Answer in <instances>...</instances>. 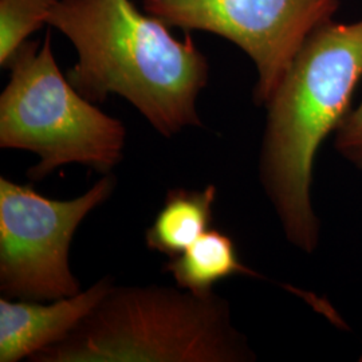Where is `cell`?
I'll list each match as a JSON object with an SVG mask.
<instances>
[{"mask_svg":"<svg viewBox=\"0 0 362 362\" xmlns=\"http://www.w3.org/2000/svg\"><path fill=\"white\" fill-rule=\"evenodd\" d=\"M47 25L74 45L78 61L67 79L93 104L117 94L164 137L202 127L196 103L209 64L191 35L173 38L130 0H59Z\"/></svg>","mask_w":362,"mask_h":362,"instance_id":"6da1fadb","label":"cell"},{"mask_svg":"<svg viewBox=\"0 0 362 362\" xmlns=\"http://www.w3.org/2000/svg\"><path fill=\"white\" fill-rule=\"evenodd\" d=\"M362 78V19L330 21L298 52L266 104L259 176L288 243L313 254L321 223L311 202L315 156L350 112Z\"/></svg>","mask_w":362,"mask_h":362,"instance_id":"7a4b0ae2","label":"cell"},{"mask_svg":"<svg viewBox=\"0 0 362 362\" xmlns=\"http://www.w3.org/2000/svg\"><path fill=\"white\" fill-rule=\"evenodd\" d=\"M230 302L165 286H112L67 334L33 362H250Z\"/></svg>","mask_w":362,"mask_h":362,"instance_id":"3957f363","label":"cell"},{"mask_svg":"<svg viewBox=\"0 0 362 362\" xmlns=\"http://www.w3.org/2000/svg\"><path fill=\"white\" fill-rule=\"evenodd\" d=\"M7 67L11 77L0 95V146L38 156L27 177L43 180L67 164L112 173L124 157L127 128L81 95L61 73L52 35L42 43L26 40Z\"/></svg>","mask_w":362,"mask_h":362,"instance_id":"277c9868","label":"cell"},{"mask_svg":"<svg viewBox=\"0 0 362 362\" xmlns=\"http://www.w3.org/2000/svg\"><path fill=\"white\" fill-rule=\"evenodd\" d=\"M116 185L107 173L86 194L62 202L0 177L1 297L46 302L81 293L69 264L70 245L78 226Z\"/></svg>","mask_w":362,"mask_h":362,"instance_id":"5b68a950","label":"cell"},{"mask_svg":"<svg viewBox=\"0 0 362 362\" xmlns=\"http://www.w3.org/2000/svg\"><path fill=\"white\" fill-rule=\"evenodd\" d=\"M168 27L228 39L258 71L254 103L266 106L305 40L333 21L339 0H144Z\"/></svg>","mask_w":362,"mask_h":362,"instance_id":"8992f818","label":"cell"},{"mask_svg":"<svg viewBox=\"0 0 362 362\" xmlns=\"http://www.w3.org/2000/svg\"><path fill=\"white\" fill-rule=\"evenodd\" d=\"M113 285L112 276H104L88 290L52 300L50 305L0 298V362L30 358L64 339Z\"/></svg>","mask_w":362,"mask_h":362,"instance_id":"52a82bcc","label":"cell"},{"mask_svg":"<svg viewBox=\"0 0 362 362\" xmlns=\"http://www.w3.org/2000/svg\"><path fill=\"white\" fill-rule=\"evenodd\" d=\"M216 187L204 189L172 188L153 224L145 233V245L151 251L173 258L185 251L209 230L214 216Z\"/></svg>","mask_w":362,"mask_h":362,"instance_id":"ba28073f","label":"cell"},{"mask_svg":"<svg viewBox=\"0 0 362 362\" xmlns=\"http://www.w3.org/2000/svg\"><path fill=\"white\" fill-rule=\"evenodd\" d=\"M163 272L170 274L180 288L197 296L214 293L215 284L233 275L262 278L243 264L230 235L211 228L185 251L170 258Z\"/></svg>","mask_w":362,"mask_h":362,"instance_id":"9c48e42d","label":"cell"},{"mask_svg":"<svg viewBox=\"0 0 362 362\" xmlns=\"http://www.w3.org/2000/svg\"><path fill=\"white\" fill-rule=\"evenodd\" d=\"M59 0H0V65L7 66L27 38L47 23Z\"/></svg>","mask_w":362,"mask_h":362,"instance_id":"30bf717a","label":"cell"},{"mask_svg":"<svg viewBox=\"0 0 362 362\" xmlns=\"http://www.w3.org/2000/svg\"><path fill=\"white\" fill-rule=\"evenodd\" d=\"M334 146L354 168L362 172V101L344 118L336 130Z\"/></svg>","mask_w":362,"mask_h":362,"instance_id":"8fae6325","label":"cell"},{"mask_svg":"<svg viewBox=\"0 0 362 362\" xmlns=\"http://www.w3.org/2000/svg\"><path fill=\"white\" fill-rule=\"evenodd\" d=\"M360 361H362V351H361V356H360Z\"/></svg>","mask_w":362,"mask_h":362,"instance_id":"7c38bea8","label":"cell"}]
</instances>
